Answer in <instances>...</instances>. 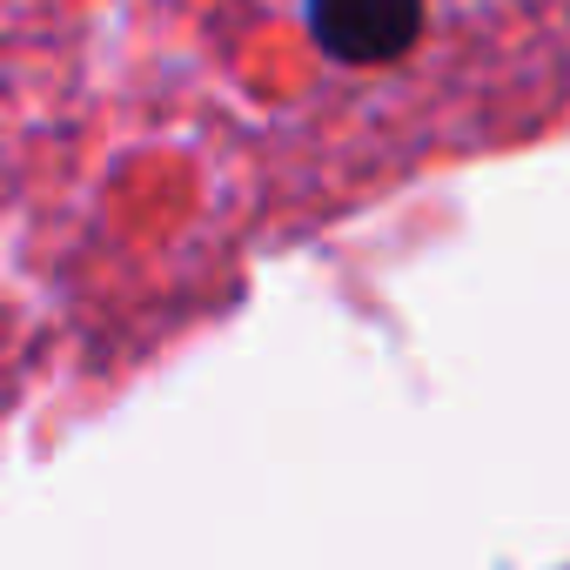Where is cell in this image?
<instances>
[{"instance_id":"cell-1","label":"cell","mask_w":570,"mask_h":570,"mask_svg":"<svg viewBox=\"0 0 570 570\" xmlns=\"http://www.w3.org/2000/svg\"><path fill=\"white\" fill-rule=\"evenodd\" d=\"M309 35L343 68H383L423 35V0H309Z\"/></svg>"}]
</instances>
